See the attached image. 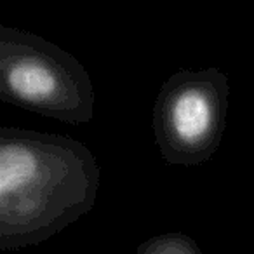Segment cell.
Returning <instances> with one entry per match:
<instances>
[{"label":"cell","mask_w":254,"mask_h":254,"mask_svg":"<svg viewBox=\"0 0 254 254\" xmlns=\"http://www.w3.org/2000/svg\"><path fill=\"white\" fill-rule=\"evenodd\" d=\"M230 82L219 68L178 70L159 89L152 129L160 157L169 166L209 162L223 141Z\"/></svg>","instance_id":"3"},{"label":"cell","mask_w":254,"mask_h":254,"mask_svg":"<svg viewBox=\"0 0 254 254\" xmlns=\"http://www.w3.org/2000/svg\"><path fill=\"white\" fill-rule=\"evenodd\" d=\"M0 99L26 112L82 126L94 117V85L85 66L54 42L0 26Z\"/></svg>","instance_id":"2"},{"label":"cell","mask_w":254,"mask_h":254,"mask_svg":"<svg viewBox=\"0 0 254 254\" xmlns=\"http://www.w3.org/2000/svg\"><path fill=\"white\" fill-rule=\"evenodd\" d=\"M99 178L78 139L0 127V249L42 244L91 212Z\"/></svg>","instance_id":"1"},{"label":"cell","mask_w":254,"mask_h":254,"mask_svg":"<svg viewBox=\"0 0 254 254\" xmlns=\"http://www.w3.org/2000/svg\"><path fill=\"white\" fill-rule=\"evenodd\" d=\"M136 254H202L198 244L185 233H164L139 244Z\"/></svg>","instance_id":"4"}]
</instances>
